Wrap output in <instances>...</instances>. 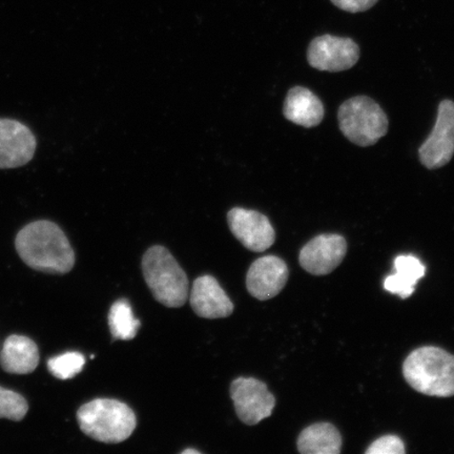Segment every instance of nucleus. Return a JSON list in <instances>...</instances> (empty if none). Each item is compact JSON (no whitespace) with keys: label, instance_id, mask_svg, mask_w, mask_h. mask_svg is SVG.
<instances>
[{"label":"nucleus","instance_id":"nucleus-16","mask_svg":"<svg viewBox=\"0 0 454 454\" xmlns=\"http://www.w3.org/2000/svg\"><path fill=\"white\" fill-rule=\"evenodd\" d=\"M297 446L302 454H339L342 436L331 423L312 424L300 434Z\"/></svg>","mask_w":454,"mask_h":454},{"label":"nucleus","instance_id":"nucleus-3","mask_svg":"<svg viewBox=\"0 0 454 454\" xmlns=\"http://www.w3.org/2000/svg\"><path fill=\"white\" fill-rule=\"evenodd\" d=\"M78 424L90 439L118 444L129 438L137 421L135 412L124 403L112 399H96L77 412Z\"/></svg>","mask_w":454,"mask_h":454},{"label":"nucleus","instance_id":"nucleus-1","mask_svg":"<svg viewBox=\"0 0 454 454\" xmlns=\"http://www.w3.org/2000/svg\"><path fill=\"white\" fill-rule=\"evenodd\" d=\"M15 247L27 266L47 274H67L75 264V253L64 231L48 220L26 225L16 236Z\"/></svg>","mask_w":454,"mask_h":454},{"label":"nucleus","instance_id":"nucleus-15","mask_svg":"<svg viewBox=\"0 0 454 454\" xmlns=\"http://www.w3.org/2000/svg\"><path fill=\"white\" fill-rule=\"evenodd\" d=\"M0 364L4 372L13 374L31 373L39 364L37 345L30 338L13 334L5 340Z\"/></svg>","mask_w":454,"mask_h":454},{"label":"nucleus","instance_id":"nucleus-5","mask_svg":"<svg viewBox=\"0 0 454 454\" xmlns=\"http://www.w3.org/2000/svg\"><path fill=\"white\" fill-rule=\"evenodd\" d=\"M338 121L345 137L363 147L376 145L388 132V119L382 107L366 96L346 100L340 106Z\"/></svg>","mask_w":454,"mask_h":454},{"label":"nucleus","instance_id":"nucleus-13","mask_svg":"<svg viewBox=\"0 0 454 454\" xmlns=\"http://www.w3.org/2000/svg\"><path fill=\"white\" fill-rule=\"evenodd\" d=\"M190 300L196 315L204 319H221L230 317L234 311V304L212 276L196 279Z\"/></svg>","mask_w":454,"mask_h":454},{"label":"nucleus","instance_id":"nucleus-2","mask_svg":"<svg viewBox=\"0 0 454 454\" xmlns=\"http://www.w3.org/2000/svg\"><path fill=\"white\" fill-rule=\"evenodd\" d=\"M403 376L418 393L429 396L454 395V356L434 346L413 350L403 364Z\"/></svg>","mask_w":454,"mask_h":454},{"label":"nucleus","instance_id":"nucleus-9","mask_svg":"<svg viewBox=\"0 0 454 454\" xmlns=\"http://www.w3.org/2000/svg\"><path fill=\"white\" fill-rule=\"evenodd\" d=\"M230 229L244 247L254 253H262L275 243L276 232L266 215L241 207L227 214Z\"/></svg>","mask_w":454,"mask_h":454},{"label":"nucleus","instance_id":"nucleus-18","mask_svg":"<svg viewBox=\"0 0 454 454\" xmlns=\"http://www.w3.org/2000/svg\"><path fill=\"white\" fill-rule=\"evenodd\" d=\"M109 326L114 340H129L137 336L141 323L136 319L127 299L116 301L109 312Z\"/></svg>","mask_w":454,"mask_h":454},{"label":"nucleus","instance_id":"nucleus-23","mask_svg":"<svg viewBox=\"0 0 454 454\" xmlns=\"http://www.w3.org/2000/svg\"><path fill=\"white\" fill-rule=\"evenodd\" d=\"M181 453H183V454H189V453L199 454V453H200V451H198L196 450H192V448H191V450H184Z\"/></svg>","mask_w":454,"mask_h":454},{"label":"nucleus","instance_id":"nucleus-14","mask_svg":"<svg viewBox=\"0 0 454 454\" xmlns=\"http://www.w3.org/2000/svg\"><path fill=\"white\" fill-rule=\"evenodd\" d=\"M287 121L304 128L319 126L325 118V106L322 101L303 87L289 90L283 109Z\"/></svg>","mask_w":454,"mask_h":454},{"label":"nucleus","instance_id":"nucleus-17","mask_svg":"<svg viewBox=\"0 0 454 454\" xmlns=\"http://www.w3.org/2000/svg\"><path fill=\"white\" fill-rule=\"evenodd\" d=\"M395 274L386 278V291L397 294L402 299L411 296L417 283L425 276L426 268L414 255H399L395 260Z\"/></svg>","mask_w":454,"mask_h":454},{"label":"nucleus","instance_id":"nucleus-4","mask_svg":"<svg viewBox=\"0 0 454 454\" xmlns=\"http://www.w3.org/2000/svg\"><path fill=\"white\" fill-rule=\"evenodd\" d=\"M142 271L159 303L170 309L185 304L189 297V280L166 247L156 246L147 249L142 258Z\"/></svg>","mask_w":454,"mask_h":454},{"label":"nucleus","instance_id":"nucleus-11","mask_svg":"<svg viewBox=\"0 0 454 454\" xmlns=\"http://www.w3.org/2000/svg\"><path fill=\"white\" fill-rule=\"evenodd\" d=\"M348 253V243L342 236L320 235L311 239L301 249L300 265L314 276L331 274L342 263Z\"/></svg>","mask_w":454,"mask_h":454},{"label":"nucleus","instance_id":"nucleus-12","mask_svg":"<svg viewBox=\"0 0 454 454\" xmlns=\"http://www.w3.org/2000/svg\"><path fill=\"white\" fill-rule=\"evenodd\" d=\"M288 280L287 265L276 255L255 260L247 275V287L251 296L261 301L275 298Z\"/></svg>","mask_w":454,"mask_h":454},{"label":"nucleus","instance_id":"nucleus-7","mask_svg":"<svg viewBox=\"0 0 454 454\" xmlns=\"http://www.w3.org/2000/svg\"><path fill=\"white\" fill-rule=\"evenodd\" d=\"M419 160L429 169L450 163L454 155V102L442 100L433 132L419 150Z\"/></svg>","mask_w":454,"mask_h":454},{"label":"nucleus","instance_id":"nucleus-22","mask_svg":"<svg viewBox=\"0 0 454 454\" xmlns=\"http://www.w3.org/2000/svg\"><path fill=\"white\" fill-rule=\"evenodd\" d=\"M332 3L346 12L359 13L372 8L378 0H332Z\"/></svg>","mask_w":454,"mask_h":454},{"label":"nucleus","instance_id":"nucleus-20","mask_svg":"<svg viewBox=\"0 0 454 454\" xmlns=\"http://www.w3.org/2000/svg\"><path fill=\"white\" fill-rule=\"evenodd\" d=\"M28 411L25 397L12 390L0 387V419L21 421Z\"/></svg>","mask_w":454,"mask_h":454},{"label":"nucleus","instance_id":"nucleus-19","mask_svg":"<svg viewBox=\"0 0 454 454\" xmlns=\"http://www.w3.org/2000/svg\"><path fill=\"white\" fill-rule=\"evenodd\" d=\"M85 365V359L82 354L66 353L50 359L48 368L51 373L57 379L69 380L76 377L82 372Z\"/></svg>","mask_w":454,"mask_h":454},{"label":"nucleus","instance_id":"nucleus-21","mask_svg":"<svg viewBox=\"0 0 454 454\" xmlns=\"http://www.w3.org/2000/svg\"><path fill=\"white\" fill-rule=\"evenodd\" d=\"M405 445L399 436L384 435L374 441L366 450L367 454H404Z\"/></svg>","mask_w":454,"mask_h":454},{"label":"nucleus","instance_id":"nucleus-8","mask_svg":"<svg viewBox=\"0 0 454 454\" xmlns=\"http://www.w3.org/2000/svg\"><path fill=\"white\" fill-rule=\"evenodd\" d=\"M360 59V48L353 39L323 35L314 39L308 50L309 64L325 72L351 69Z\"/></svg>","mask_w":454,"mask_h":454},{"label":"nucleus","instance_id":"nucleus-6","mask_svg":"<svg viewBox=\"0 0 454 454\" xmlns=\"http://www.w3.org/2000/svg\"><path fill=\"white\" fill-rule=\"evenodd\" d=\"M231 397L237 416L244 424L257 425L271 416L276 405L275 396L268 386L254 378H238L231 385Z\"/></svg>","mask_w":454,"mask_h":454},{"label":"nucleus","instance_id":"nucleus-10","mask_svg":"<svg viewBox=\"0 0 454 454\" xmlns=\"http://www.w3.org/2000/svg\"><path fill=\"white\" fill-rule=\"evenodd\" d=\"M35 135L26 124L0 118V169L26 166L35 155Z\"/></svg>","mask_w":454,"mask_h":454}]
</instances>
